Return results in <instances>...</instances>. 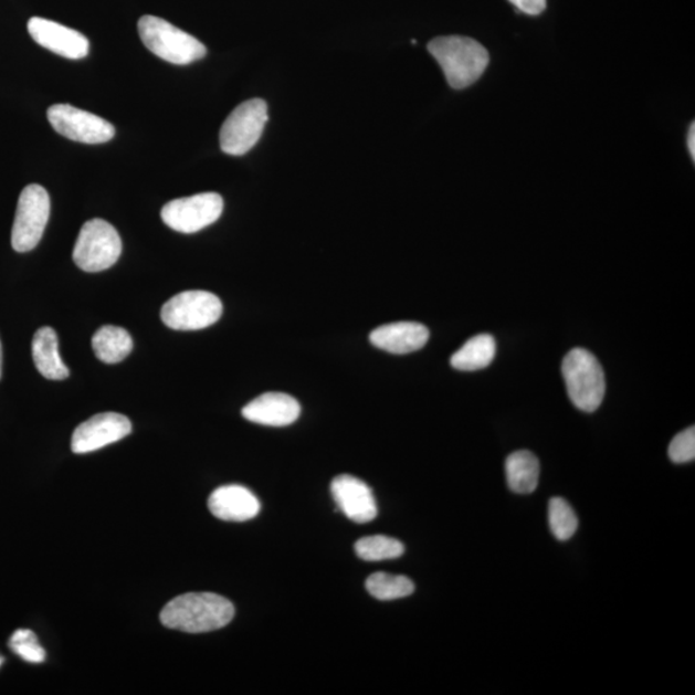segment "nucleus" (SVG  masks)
<instances>
[{
	"instance_id": "nucleus-19",
	"label": "nucleus",
	"mask_w": 695,
	"mask_h": 695,
	"mask_svg": "<svg viewBox=\"0 0 695 695\" xmlns=\"http://www.w3.org/2000/svg\"><path fill=\"white\" fill-rule=\"evenodd\" d=\"M496 356V341L488 334L476 335L468 339L454 356L451 365L460 371H476L486 369Z\"/></svg>"
},
{
	"instance_id": "nucleus-29",
	"label": "nucleus",
	"mask_w": 695,
	"mask_h": 695,
	"mask_svg": "<svg viewBox=\"0 0 695 695\" xmlns=\"http://www.w3.org/2000/svg\"><path fill=\"white\" fill-rule=\"evenodd\" d=\"M2 663H3V659L0 657V666H2Z\"/></svg>"
},
{
	"instance_id": "nucleus-5",
	"label": "nucleus",
	"mask_w": 695,
	"mask_h": 695,
	"mask_svg": "<svg viewBox=\"0 0 695 695\" xmlns=\"http://www.w3.org/2000/svg\"><path fill=\"white\" fill-rule=\"evenodd\" d=\"M122 239L114 225L104 220L85 223L74 248V262L85 272L112 268L122 255Z\"/></svg>"
},
{
	"instance_id": "nucleus-25",
	"label": "nucleus",
	"mask_w": 695,
	"mask_h": 695,
	"mask_svg": "<svg viewBox=\"0 0 695 695\" xmlns=\"http://www.w3.org/2000/svg\"><path fill=\"white\" fill-rule=\"evenodd\" d=\"M668 457L675 464L691 463L695 459V428L678 433L670 443Z\"/></svg>"
},
{
	"instance_id": "nucleus-23",
	"label": "nucleus",
	"mask_w": 695,
	"mask_h": 695,
	"mask_svg": "<svg viewBox=\"0 0 695 695\" xmlns=\"http://www.w3.org/2000/svg\"><path fill=\"white\" fill-rule=\"evenodd\" d=\"M549 525L554 537L559 541H568L579 528V519L565 498L554 497L549 503Z\"/></svg>"
},
{
	"instance_id": "nucleus-28",
	"label": "nucleus",
	"mask_w": 695,
	"mask_h": 695,
	"mask_svg": "<svg viewBox=\"0 0 695 695\" xmlns=\"http://www.w3.org/2000/svg\"><path fill=\"white\" fill-rule=\"evenodd\" d=\"M2 372H3V349H2V343H0V379H2Z\"/></svg>"
},
{
	"instance_id": "nucleus-8",
	"label": "nucleus",
	"mask_w": 695,
	"mask_h": 695,
	"mask_svg": "<svg viewBox=\"0 0 695 695\" xmlns=\"http://www.w3.org/2000/svg\"><path fill=\"white\" fill-rule=\"evenodd\" d=\"M268 122V106L261 98L241 104L222 125L220 143L224 154L245 155L261 139Z\"/></svg>"
},
{
	"instance_id": "nucleus-1",
	"label": "nucleus",
	"mask_w": 695,
	"mask_h": 695,
	"mask_svg": "<svg viewBox=\"0 0 695 695\" xmlns=\"http://www.w3.org/2000/svg\"><path fill=\"white\" fill-rule=\"evenodd\" d=\"M233 615L234 607L229 599L212 592H190L169 601L160 620L169 629L202 634L228 626Z\"/></svg>"
},
{
	"instance_id": "nucleus-11",
	"label": "nucleus",
	"mask_w": 695,
	"mask_h": 695,
	"mask_svg": "<svg viewBox=\"0 0 695 695\" xmlns=\"http://www.w3.org/2000/svg\"><path fill=\"white\" fill-rule=\"evenodd\" d=\"M131 433L127 417L116 412L98 413L75 429L72 440L74 454H89L119 442Z\"/></svg>"
},
{
	"instance_id": "nucleus-21",
	"label": "nucleus",
	"mask_w": 695,
	"mask_h": 695,
	"mask_svg": "<svg viewBox=\"0 0 695 695\" xmlns=\"http://www.w3.org/2000/svg\"><path fill=\"white\" fill-rule=\"evenodd\" d=\"M366 589L379 600H396L410 597L415 591V585L406 576L378 572L367 579Z\"/></svg>"
},
{
	"instance_id": "nucleus-22",
	"label": "nucleus",
	"mask_w": 695,
	"mask_h": 695,
	"mask_svg": "<svg viewBox=\"0 0 695 695\" xmlns=\"http://www.w3.org/2000/svg\"><path fill=\"white\" fill-rule=\"evenodd\" d=\"M357 556L367 561L397 559L403 556L404 546L388 536H369L358 540L355 546Z\"/></svg>"
},
{
	"instance_id": "nucleus-13",
	"label": "nucleus",
	"mask_w": 695,
	"mask_h": 695,
	"mask_svg": "<svg viewBox=\"0 0 695 695\" xmlns=\"http://www.w3.org/2000/svg\"><path fill=\"white\" fill-rule=\"evenodd\" d=\"M331 494L339 510L358 525H365L377 518L378 506L372 491L365 482L343 474L331 483Z\"/></svg>"
},
{
	"instance_id": "nucleus-12",
	"label": "nucleus",
	"mask_w": 695,
	"mask_h": 695,
	"mask_svg": "<svg viewBox=\"0 0 695 695\" xmlns=\"http://www.w3.org/2000/svg\"><path fill=\"white\" fill-rule=\"evenodd\" d=\"M28 30L39 45L59 54V56L70 60H81L88 56V39L80 31L41 18L30 19Z\"/></svg>"
},
{
	"instance_id": "nucleus-6",
	"label": "nucleus",
	"mask_w": 695,
	"mask_h": 695,
	"mask_svg": "<svg viewBox=\"0 0 695 695\" xmlns=\"http://www.w3.org/2000/svg\"><path fill=\"white\" fill-rule=\"evenodd\" d=\"M223 314L217 295L202 291L177 294L164 304L161 319L170 329L193 331L214 325Z\"/></svg>"
},
{
	"instance_id": "nucleus-24",
	"label": "nucleus",
	"mask_w": 695,
	"mask_h": 695,
	"mask_svg": "<svg viewBox=\"0 0 695 695\" xmlns=\"http://www.w3.org/2000/svg\"><path fill=\"white\" fill-rule=\"evenodd\" d=\"M10 647L23 661L30 663H42L45 660V651L39 644L33 631L21 629L14 632L10 639Z\"/></svg>"
},
{
	"instance_id": "nucleus-20",
	"label": "nucleus",
	"mask_w": 695,
	"mask_h": 695,
	"mask_svg": "<svg viewBox=\"0 0 695 695\" xmlns=\"http://www.w3.org/2000/svg\"><path fill=\"white\" fill-rule=\"evenodd\" d=\"M92 347L101 361L119 364L130 355L133 340L127 330L117 326H104L93 335Z\"/></svg>"
},
{
	"instance_id": "nucleus-16",
	"label": "nucleus",
	"mask_w": 695,
	"mask_h": 695,
	"mask_svg": "<svg viewBox=\"0 0 695 695\" xmlns=\"http://www.w3.org/2000/svg\"><path fill=\"white\" fill-rule=\"evenodd\" d=\"M429 330L418 323H396L378 327L370 335L372 345L393 355H408L423 348Z\"/></svg>"
},
{
	"instance_id": "nucleus-17",
	"label": "nucleus",
	"mask_w": 695,
	"mask_h": 695,
	"mask_svg": "<svg viewBox=\"0 0 695 695\" xmlns=\"http://www.w3.org/2000/svg\"><path fill=\"white\" fill-rule=\"evenodd\" d=\"M33 358L39 372L45 379L65 380L69 378V367L62 361L59 351V338L52 327L39 329L33 339Z\"/></svg>"
},
{
	"instance_id": "nucleus-26",
	"label": "nucleus",
	"mask_w": 695,
	"mask_h": 695,
	"mask_svg": "<svg viewBox=\"0 0 695 695\" xmlns=\"http://www.w3.org/2000/svg\"><path fill=\"white\" fill-rule=\"evenodd\" d=\"M519 11L530 15H537L545 11L546 0H510Z\"/></svg>"
},
{
	"instance_id": "nucleus-9",
	"label": "nucleus",
	"mask_w": 695,
	"mask_h": 695,
	"mask_svg": "<svg viewBox=\"0 0 695 695\" xmlns=\"http://www.w3.org/2000/svg\"><path fill=\"white\" fill-rule=\"evenodd\" d=\"M223 199L215 192L169 201L161 210V220L171 230L194 233L220 220L223 213Z\"/></svg>"
},
{
	"instance_id": "nucleus-10",
	"label": "nucleus",
	"mask_w": 695,
	"mask_h": 695,
	"mask_svg": "<svg viewBox=\"0 0 695 695\" xmlns=\"http://www.w3.org/2000/svg\"><path fill=\"white\" fill-rule=\"evenodd\" d=\"M46 116L59 135L75 143L99 145L108 143L115 136L112 123L74 106L53 105Z\"/></svg>"
},
{
	"instance_id": "nucleus-3",
	"label": "nucleus",
	"mask_w": 695,
	"mask_h": 695,
	"mask_svg": "<svg viewBox=\"0 0 695 695\" xmlns=\"http://www.w3.org/2000/svg\"><path fill=\"white\" fill-rule=\"evenodd\" d=\"M138 33L146 49L175 65H190L206 57L207 46L170 22L146 14L138 21Z\"/></svg>"
},
{
	"instance_id": "nucleus-15",
	"label": "nucleus",
	"mask_w": 695,
	"mask_h": 695,
	"mask_svg": "<svg viewBox=\"0 0 695 695\" xmlns=\"http://www.w3.org/2000/svg\"><path fill=\"white\" fill-rule=\"evenodd\" d=\"M208 505L214 517L225 522H246L261 512L260 499L252 491L238 484L217 488L210 495Z\"/></svg>"
},
{
	"instance_id": "nucleus-4",
	"label": "nucleus",
	"mask_w": 695,
	"mask_h": 695,
	"mask_svg": "<svg viewBox=\"0 0 695 695\" xmlns=\"http://www.w3.org/2000/svg\"><path fill=\"white\" fill-rule=\"evenodd\" d=\"M561 372L576 408L583 412L597 411L606 396V375L598 358L589 350L575 348L566 356Z\"/></svg>"
},
{
	"instance_id": "nucleus-7",
	"label": "nucleus",
	"mask_w": 695,
	"mask_h": 695,
	"mask_svg": "<svg viewBox=\"0 0 695 695\" xmlns=\"http://www.w3.org/2000/svg\"><path fill=\"white\" fill-rule=\"evenodd\" d=\"M51 214V199L44 187L30 185L22 190L12 229V248L18 253L35 249Z\"/></svg>"
},
{
	"instance_id": "nucleus-2",
	"label": "nucleus",
	"mask_w": 695,
	"mask_h": 695,
	"mask_svg": "<svg viewBox=\"0 0 695 695\" xmlns=\"http://www.w3.org/2000/svg\"><path fill=\"white\" fill-rule=\"evenodd\" d=\"M428 50L454 89L471 87L486 72L489 62L487 50L466 36L435 38L428 44Z\"/></svg>"
},
{
	"instance_id": "nucleus-14",
	"label": "nucleus",
	"mask_w": 695,
	"mask_h": 695,
	"mask_svg": "<svg viewBox=\"0 0 695 695\" xmlns=\"http://www.w3.org/2000/svg\"><path fill=\"white\" fill-rule=\"evenodd\" d=\"M242 417L255 424L286 427L301 417V404L285 393H264L242 409Z\"/></svg>"
},
{
	"instance_id": "nucleus-18",
	"label": "nucleus",
	"mask_w": 695,
	"mask_h": 695,
	"mask_svg": "<svg viewBox=\"0 0 695 695\" xmlns=\"http://www.w3.org/2000/svg\"><path fill=\"white\" fill-rule=\"evenodd\" d=\"M505 473L507 486L519 495H529L536 491L540 478V463L530 451H517L506 459Z\"/></svg>"
},
{
	"instance_id": "nucleus-27",
	"label": "nucleus",
	"mask_w": 695,
	"mask_h": 695,
	"mask_svg": "<svg viewBox=\"0 0 695 695\" xmlns=\"http://www.w3.org/2000/svg\"><path fill=\"white\" fill-rule=\"evenodd\" d=\"M688 146H689V152L692 154V158L695 159V127H694V124H692V127H691V130H689Z\"/></svg>"
}]
</instances>
